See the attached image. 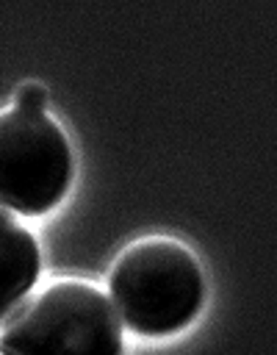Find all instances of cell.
I'll use <instances>...</instances> for the list:
<instances>
[{"label": "cell", "mask_w": 277, "mask_h": 355, "mask_svg": "<svg viewBox=\"0 0 277 355\" xmlns=\"http://www.w3.org/2000/svg\"><path fill=\"white\" fill-rule=\"evenodd\" d=\"M0 355H122V324L97 286L61 280L8 313Z\"/></svg>", "instance_id": "obj_1"}, {"label": "cell", "mask_w": 277, "mask_h": 355, "mask_svg": "<svg viewBox=\"0 0 277 355\" xmlns=\"http://www.w3.org/2000/svg\"><path fill=\"white\" fill-rule=\"evenodd\" d=\"M114 305L130 330L172 336L202 308V272L197 258L172 239H141L114 263L108 280Z\"/></svg>", "instance_id": "obj_2"}, {"label": "cell", "mask_w": 277, "mask_h": 355, "mask_svg": "<svg viewBox=\"0 0 277 355\" xmlns=\"http://www.w3.org/2000/svg\"><path fill=\"white\" fill-rule=\"evenodd\" d=\"M72 153L44 111L0 114V205L25 216L50 211L69 189Z\"/></svg>", "instance_id": "obj_3"}, {"label": "cell", "mask_w": 277, "mask_h": 355, "mask_svg": "<svg viewBox=\"0 0 277 355\" xmlns=\"http://www.w3.org/2000/svg\"><path fill=\"white\" fill-rule=\"evenodd\" d=\"M42 269L39 244L11 214L0 211V322L25 300Z\"/></svg>", "instance_id": "obj_4"}, {"label": "cell", "mask_w": 277, "mask_h": 355, "mask_svg": "<svg viewBox=\"0 0 277 355\" xmlns=\"http://www.w3.org/2000/svg\"><path fill=\"white\" fill-rule=\"evenodd\" d=\"M47 103V89L42 83H22L17 89V108H25V111H42Z\"/></svg>", "instance_id": "obj_5"}]
</instances>
